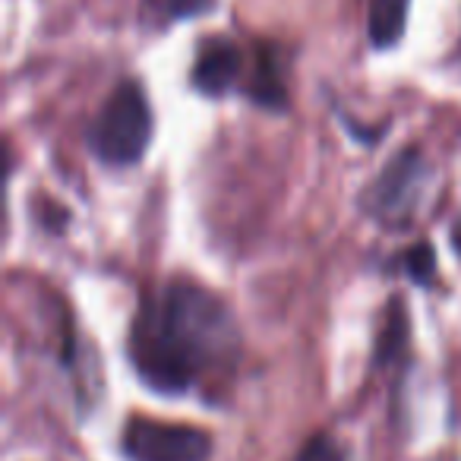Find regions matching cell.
<instances>
[{
    "label": "cell",
    "instance_id": "cell-1",
    "mask_svg": "<svg viewBox=\"0 0 461 461\" xmlns=\"http://www.w3.org/2000/svg\"><path fill=\"white\" fill-rule=\"evenodd\" d=\"M238 354V326L212 291L167 282L142 301L130 329V360L155 392H186Z\"/></svg>",
    "mask_w": 461,
    "mask_h": 461
},
{
    "label": "cell",
    "instance_id": "cell-2",
    "mask_svg": "<svg viewBox=\"0 0 461 461\" xmlns=\"http://www.w3.org/2000/svg\"><path fill=\"white\" fill-rule=\"evenodd\" d=\"M152 140V111L140 83L123 79L92 121L89 146L104 165H136Z\"/></svg>",
    "mask_w": 461,
    "mask_h": 461
},
{
    "label": "cell",
    "instance_id": "cell-3",
    "mask_svg": "<svg viewBox=\"0 0 461 461\" xmlns=\"http://www.w3.org/2000/svg\"><path fill=\"white\" fill-rule=\"evenodd\" d=\"M423 177H427V161L420 158V152L417 149H402L376 174V180L366 186L364 209L376 221L389 224V228H402L414 215L417 199H420L423 190Z\"/></svg>",
    "mask_w": 461,
    "mask_h": 461
},
{
    "label": "cell",
    "instance_id": "cell-4",
    "mask_svg": "<svg viewBox=\"0 0 461 461\" xmlns=\"http://www.w3.org/2000/svg\"><path fill=\"white\" fill-rule=\"evenodd\" d=\"M123 452L130 461H205L212 455V436L190 423L133 417L123 427Z\"/></svg>",
    "mask_w": 461,
    "mask_h": 461
},
{
    "label": "cell",
    "instance_id": "cell-5",
    "mask_svg": "<svg viewBox=\"0 0 461 461\" xmlns=\"http://www.w3.org/2000/svg\"><path fill=\"white\" fill-rule=\"evenodd\" d=\"M240 73H244V51L230 39L221 35H212L199 45L196 60H193L190 79L203 95H224L228 89L240 83Z\"/></svg>",
    "mask_w": 461,
    "mask_h": 461
},
{
    "label": "cell",
    "instance_id": "cell-6",
    "mask_svg": "<svg viewBox=\"0 0 461 461\" xmlns=\"http://www.w3.org/2000/svg\"><path fill=\"white\" fill-rule=\"evenodd\" d=\"M247 95H250L253 102L263 104V108H272V111L288 108V92H285V79H282V73H278V58L272 51L259 54Z\"/></svg>",
    "mask_w": 461,
    "mask_h": 461
},
{
    "label": "cell",
    "instance_id": "cell-7",
    "mask_svg": "<svg viewBox=\"0 0 461 461\" xmlns=\"http://www.w3.org/2000/svg\"><path fill=\"white\" fill-rule=\"evenodd\" d=\"M404 348H408V310L402 307V301H392L389 310L383 316V326H379L376 339V364L389 366L395 360H402Z\"/></svg>",
    "mask_w": 461,
    "mask_h": 461
},
{
    "label": "cell",
    "instance_id": "cell-8",
    "mask_svg": "<svg viewBox=\"0 0 461 461\" xmlns=\"http://www.w3.org/2000/svg\"><path fill=\"white\" fill-rule=\"evenodd\" d=\"M411 0H373L370 4V41L373 48H392L404 32Z\"/></svg>",
    "mask_w": 461,
    "mask_h": 461
},
{
    "label": "cell",
    "instance_id": "cell-9",
    "mask_svg": "<svg viewBox=\"0 0 461 461\" xmlns=\"http://www.w3.org/2000/svg\"><path fill=\"white\" fill-rule=\"evenodd\" d=\"M205 10H212V0H142L140 20L149 29H165L171 23L205 14Z\"/></svg>",
    "mask_w": 461,
    "mask_h": 461
},
{
    "label": "cell",
    "instance_id": "cell-10",
    "mask_svg": "<svg viewBox=\"0 0 461 461\" xmlns=\"http://www.w3.org/2000/svg\"><path fill=\"white\" fill-rule=\"evenodd\" d=\"M402 257V266L404 272H408L411 278H414L417 285H429L436 276V253L429 244H414L408 247L404 253H398Z\"/></svg>",
    "mask_w": 461,
    "mask_h": 461
},
{
    "label": "cell",
    "instance_id": "cell-11",
    "mask_svg": "<svg viewBox=\"0 0 461 461\" xmlns=\"http://www.w3.org/2000/svg\"><path fill=\"white\" fill-rule=\"evenodd\" d=\"M297 461H345V452L332 436H313Z\"/></svg>",
    "mask_w": 461,
    "mask_h": 461
},
{
    "label": "cell",
    "instance_id": "cell-12",
    "mask_svg": "<svg viewBox=\"0 0 461 461\" xmlns=\"http://www.w3.org/2000/svg\"><path fill=\"white\" fill-rule=\"evenodd\" d=\"M452 247H455V250L461 253V221H458V224H455V228H452Z\"/></svg>",
    "mask_w": 461,
    "mask_h": 461
},
{
    "label": "cell",
    "instance_id": "cell-13",
    "mask_svg": "<svg viewBox=\"0 0 461 461\" xmlns=\"http://www.w3.org/2000/svg\"><path fill=\"white\" fill-rule=\"evenodd\" d=\"M458 60H461V45H458Z\"/></svg>",
    "mask_w": 461,
    "mask_h": 461
}]
</instances>
